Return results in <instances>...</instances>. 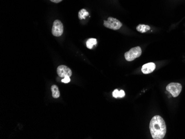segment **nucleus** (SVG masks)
I'll use <instances>...</instances> for the list:
<instances>
[{"label":"nucleus","mask_w":185,"mask_h":139,"mask_svg":"<svg viewBox=\"0 0 185 139\" xmlns=\"http://www.w3.org/2000/svg\"><path fill=\"white\" fill-rule=\"evenodd\" d=\"M150 130L152 138L154 139H162L166 134V125L164 119L159 116L155 115L151 120Z\"/></svg>","instance_id":"nucleus-1"},{"label":"nucleus","mask_w":185,"mask_h":139,"mask_svg":"<svg viewBox=\"0 0 185 139\" xmlns=\"http://www.w3.org/2000/svg\"><path fill=\"white\" fill-rule=\"evenodd\" d=\"M142 50L140 47L137 46L131 48L124 54L125 60L127 61L131 62L141 56Z\"/></svg>","instance_id":"nucleus-2"},{"label":"nucleus","mask_w":185,"mask_h":139,"mask_svg":"<svg viewBox=\"0 0 185 139\" xmlns=\"http://www.w3.org/2000/svg\"><path fill=\"white\" fill-rule=\"evenodd\" d=\"M104 26L111 30H117L122 27L123 24L117 19L109 17L107 19V20L104 21Z\"/></svg>","instance_id":"nucleus-3"},{"label":"nucleus","mask_w":185,"mask_h":139,"mask_svg":"<svg viewBox=\"0 0 185 139\" xmlns=\"http://www.w3.org/2000/svg\"><path fill=\"white\" fill-rule=\"evenodd\" d=\"M166 90L170 93L173 97L176 98L179 95L182 90V85L178 83H171L166 87Z\"/></svg>","instance_id":"nucleus-4"},{"label":"nucleus","mask_w":185,"mask_h":139,"mask_svg":"<svg viewBox=\"0 0 185 139\" xmlns=\"http://www.w3.org/2000/svg\"><path fill=\"white\" fill-rule=\"evenodd\" d=\"M64 28L63 23L59 20H55L53 22L52 33L54 36L59 37L61 36L63 33Z\"/></svg>","instance_id":"nucleus-5"},{"label":"nucleus","mask_w":185,"mask_h":139,"mask_svg":"<svg viewBox=\"0 0 185 139\" xmlns=\"http://www.w3.org/2000/svg\"><path fill=\"white\" fill-rule=\"evenodd\" d=\"M57 73L59 76L61 78H65L66 77L72 76V72L71 70L66 66H59L57 68Z\"/></svg>","instance_id":"nucleus-6"},{"label":"nucleus","mask_w":185,"mask_h":139,"mask_svg":"<svg viewBox=\"0 0 185 139\" xmlns=\"http://www.w3.org/2000/svg\"><path fill=\"white\" fill-rule=\"evenodd\" d=\"M156 68V65L154 63L150 62L143 65L141 68V71L145 74H150L154 71Z\"/></svg>","instance_id":"nucleus-7"},{"label":"nucleus","mask_w":185,"mask_h":139,"mask_svg":"<svg viewBox=\"0 0 185 139\" xmlns=\"http://www.w3.org/2000/svg\"><path fill=\"white\" fill-rule=\"evenodd\" d=\"M150 30V27L146 24H140L137 27V30L140 33H146Z\"/></svg>","instance_id":"nucleus-8"},{"label":"nucleus","mask_w":185,"mask_h":139,"mask_svg":"<svg viewBox=\"0 0 185 139\" xmlns=\"http://www.w3.org/2000/svg\"><path fill=\"white\" fill-rule=\"evenodd\" d=\"M52 95L54 98H58L60 97V92L59 90L58 87L56 85H53L51 87Z\"/></svg>","instance_id":"nucleus-9"},{"label":"nucleus","mask_w":185,"mask_h":139,"mask_svg":"<svg viewBox=\"0 0 185 139\" xmlns=\"http://www.w3.org/2000/svg\"><path fill=\"white\" fill-rule=\"evenodd\" d=\"M97 40L95 38H90L86 42L87 47L90 50L92 49L94 46L97 45Z\"/></svg>","instance_id":"nucleus-10"},{"label":"nucleus","mask_w":185,"mask_h":139,"mask_svg":"<svg viewBox=\"0 0 185 139\" xmlns=\"http://www.w3.org/2000/svg\"><path fill=\"white\" fill-rule=\"evenodd\" d=\"M89 16V13L87 10L85 9H82L80 10L78 12V17L80 20L86 19V17Z\"/></svg>","instance_id":"nucleus-11"},{"label":"nucleus","mask_w":185,"mask_h":139,"mask_svg":"<svg viewBox=\"0 0 185 139\" xmlns=\"http://www.w3.org/2000/svg\"><path fill=\"white\" fill-rule=\"evenodd\" d=\"M119 91L117 89H115L113 92V96L115 98H119Z\"/></svg>","instance_id":"nucleus-12"},{"label":"nucleus","mask_w":185,"mask_h":139,"mask_svg":"<svg viewBox=\"0 0 185 139\" xmlns=\"http://www.w3.org/2000/svg\"><path fill=\"white\" fill-rule=\"evenodd\" d=\"M70 77H66L65 78H63V79L62 80V82L64 83H68L69 82H70Z\"/></svg>","instance_id":"nucleus-13"},{"label":"nucleus","mask_w":185,"mask_h":139,"mask_svg":"<svg viewBox=\"0 0 185 139\" xmlns=\"http://www.w3.org/2000/svg\"><path fill=\"white\" fill-rule=\"evenodd\" d=\"M125 95V91L123 90H121L119 91V98H123Z\"/></svg>","instance_id":"nucleus-14"},{"label":"nucleus","mask_w":185,"mask_h":139,"mask_svg":"<svg viewBox=\"0 0 185 139\" xmlns=\"http://www.w3.org/2000/svg\"><path fill=\"white\" fill-rule=\"evenodd\" d=\"M51 2H54V3H58L59 2H61L62 0H50Z\"/></svg>","instance_id":"nucleus-15"}]
</instances>
